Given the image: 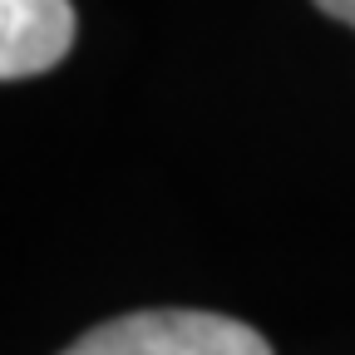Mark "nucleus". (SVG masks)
Segmentation results:
<instances>
[{"instance_id": "obj_1", "label": "nucleus", "mask_w": 355, "mask_h": 355, "mask_svg": "<svg viewBox=\"0 0 355 355\" xmlns=\"http://www.w3.org/2000/svg\"><path fill=\"white\" fill-rule=\"evenodd\" d=\"M60 355H272L252 326L217 311H128Z\"/></svg>"}, {"instance_id": "obj_3", "label": "nucleus", "mask_w": 355, "mask_h": 355, "mask_svg": "<svg viewBox=\"0 0 355 355\" xmlns=\"http://www.w3.org/2000/svg\"><path fill=\"white\" fill-rule=\"evenodd\" d=\"M316 10H321V15H331V20H340V25H350V30H355V0H316Z\"/></svg>"}, {"instance_id": "obj_2", "label": "nucleus", "mask_w": 355, "mask_h": 355, "mask_svg": "<svg viewBox=\"0 0 355 355\" xmlns=\"http://www.w3.org/2000/svg\"><path fill=\"white\" fill-rule=\"evenodd\" d=\"M74 44L69 0H0V74L10 84L55 69Z\"/></svg>"}]
</instances>
